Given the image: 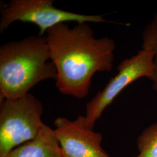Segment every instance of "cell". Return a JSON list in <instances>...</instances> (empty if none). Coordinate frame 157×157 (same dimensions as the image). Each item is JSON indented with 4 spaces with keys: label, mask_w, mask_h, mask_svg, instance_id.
I'll use <instances>...</instances> for the list:
<instances>
[{
    "label": "cell",
    "mask_w": 157,
    "mask_h": 157,
    "mask_svg": "<svg viewBox=\"0 0 157 157\" xmlns=\"http://www.w3.org/2000/svg\"><path fill=\"white\" fill-rule=\"evenodd\" d=\"M45 37L56 67V88L62 94L84 98L95 73L112 71L115 41L95 38L89 23H77L72 28L60 23L48 30Z\"/></svg>",
    "instance_id": "1"
},
{
    "label": "cell",
    "mask_w": 157,
    "mask_h": 157,
    "mask_svg": "<svg viewBox=\"0 0 157 157\" xmlns=\"http://www.w3.org/2000/svg\"><path fill=\"white\" fill-rule=\"evenodd\" d=\"M45 36H30L0 47V101L29 93L36 84L57 78Z\"/></svg>",
    "instance_id": "2"
},
{
    "label": "cell",
    "mask_w": 157,
    "mask_h": 157,
    "mask_svg": "<svg viewBox=\"0 0 157 157\" xmlns=\"http://www.w3.org/2000/svg\"><path fill=\"white\" fill-rule=\"evenodd\" d=\"M44 107L29 93L15 100L0 101V157L35 139L45 124Z\"/></svg>",
    "instance_id": "3"
},
{
    "label": "cell",
    "mask_w": 157,
    "mask_h": 157,
    "mask_svg": "<svg viewBox=\"0 0 157 157\" xmlns=\"http://www.w3.org/2000/svg\"><path fill=\"white\" fill-rule=\"evenodd\" d=\"M155 69L154 54L150 50L141 48L134 56L123 59L117 67V73L87 103L84 115L86 125L94 129L102 113L125 88L139 78L150 80Z\"/></svg>",
    "instance_id": "4"
},
{
    "label": "cell",
    "mask_w": 157,
    "mask_h": 157,
    "mask_svg": "<svg viewBox=\"0 0 157 157\" xmlns=\"http://www.w3.org/2000/svg\"><path fill=\"white\" fill-rule=\"evenodd\" d=\"M1 13V33L16 21L35 24L39 28L40 36H45L48 30L57 25L67 22H107L102 15L80 14L56 8L52 0H12Z\"/></svg>",
    "instance_id": "5"
},
{
    "label": "cell",
    "mask_w": 157,
    "mask_h": 157,
    "mask_svg": "<svg viewBox=\"0 0 157 157\" xmlns=\"http://www.w3.org/2000/svg\"><path fill=\"white\" fill-rule=\"evenodd\" d=\"M54 124L62 157H110L101 146L102 135L86 125L84 115L73 121L58 117Z\"/></svg>",
    "instance_id": "6"
},
{
    "label": "cell",
    "mask_w": 157,
    "mask_h": 157,
    "mask_svg": "<svg viewBox=\"0 0 157 157\" xmlns=\"http://www.w3.org/2000/svg\"><path fill=\"white\" fill-rule=\"evenodd\" d=\"M7 157H63L54 129L44 124L32 140L19 146Z\"/></svg>",
    "instance_id": "7"
},
{
    "label": "cell",
    "mask_w": 157,
    "mask_h": 157,
    "mask_svg": "<svg viewBox=\"0 0 157 157\" xmlns=\"http://www.w3.org/2000/svg\"><path fill=\"white\" fill-rule=\"evenodd\" d=\"M139 154L133 157H157V122L144 129L137 139Z\"/></svg>",
    "instance_id": "8"
},
{
    "label": "cell",
    "mask_w": 157,
    "mask_h": 157,
    "mask_svg": "<svg viewBox=\"0 0 157 157\" xmlns=\"http://www.w3.org/2000/svg\"><path fill=\"white\" fill-rule=\"evenodd\" d=\"M141 48L154 52V63L157 67V13L147 23L142 32Z\"/></svg>",
    "instance_id": "9"
},
{
    "label": "cell",
    "mask_w": 157,
    "mask_h": 157,
    "mask_svg": "<svg viewBox=\"0 0 157 157\" xmlns=\"http://www.w3.org/2000/svg\"><path fill=\"white\" fill-rule=\"evenodd\" d=\"M150 80L152 82V87L153 90H154L157 93V67H156L153 76Z\"/></svg>",
    "instance_id": "10"
}]
</instances>
